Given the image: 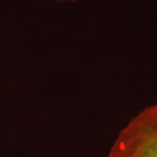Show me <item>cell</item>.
Segmentation results:
<instances>
[{
  "label": "cell",
  "mask_w": 157,
  "mask_h": 157,
  "mask_svg": "<svg viewBox=\"0 0 157 157\" xmlns=\"http://www.w3.org/2000/svg\"><path fill=\"white\" fill-rule=\"evenodd\" d=\"M58 2H77L80 1H84V0H56Z\"/></svg>",
  "instance_id": "6da1fadb"
}]
</instances>
